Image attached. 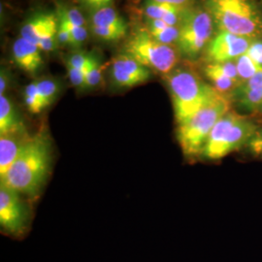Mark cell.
<instances>
[{"mask_svg": "<svg viewBox=\"0 0 262 262\" xmlns=\"http://www.w3.org/2000/svg\"><path fill=\"white\" fill-rule=\"evenodd\" d=\"M158 2H162V3H167L171 4L174 6H178V7H183L184 5H186L187 2H189L190 0H155Z\"/></svg>", "mask_w": 262, "mask_h": 262, "instance_id": "d590c367", "label": "cell"}, {"mask_svg": "<svg viewBox=\"0 0 262 262\" xmlns=\"http://www.w3.org/2000/svg\"><path fill=\"white\" fill-rule=\"evenodd\" d=\"M246 89H252V90H261L262 91V71L257 73L256 75L253 76L252 79L245 82L242 85Z\"/></svg>", "mask_w": 262, "mask_h": 262, "instance_id": "1f68e13d", "label": "cell"}, {"mask_svg": "<svg viewBox=\"0 0 262 262\" xmlns=\"http://www.w3.org/2000/svg\"><path fill=\"white\" fill-rule=\"evenodd\" d=\"M104 66L93 55L92 60L84 70L85 88H95L100 84L102 80V71Z\"/></svg>", "mask_w": 262, "mask_h": 262, "instance_id": "44dd1931", "label": "cell"}, {"mask_svg": "<svg viewBox=\"0 0 262 262\" xmlns=\"http://www.w3.org/2000/svg\"><path fill=\"white\" fill-rule=\"evenodd\" d=\"M53 159L52 140L46 127L42 126L30 136L28 143L1 177V184L24 196L35 198L41 192L50 175Z\"/></svg>", "mask_w": 262, "mask_h": 262, "instance_id": "6da1fadb", "label": "cell"}, {"mask_svg": "<svg viewBox=\"0 0 262 262\" xmlns=\"http://www.w3.org/2000/svg\"><path fill=\"white\" fill-rule=\"evenodd\" d=\"M24 195L1 184L0 228L1 232L14 239H23L28 233L30 216Z\"/></svg>", "mask_w": 262, "mask_h": 262, "instance_id": "52a82bcc", "label": "cell"}, {"mask_svg": "<svg viewBox=\"0 0 262 262\" xmlns=\"http://www.w3.org/2000/svg\"><path fill=\"white\" fill-rule=\"evenodd\" d=\"M179 35V49L182 54L192 57L206 46L213 33V20L209 13L197 10L185 14Z\"/></svg>", "mask_w": 262, "mask_h": 262, "instance_id": "ba28073f", "label": "cell"}, {"mask_svg": "<svg viewBox=\"0 0 262 262\" xmlns=\"http://www.w3.org/2000/svg\"><path fill=\"white\" fill-rule=\"evenodd\" d=\"M57 42L62 45H71L72 46V36L69 29L64 25L58 21V29L56 33Z\"/></svg>", "mask_w": 262, "mask_h": 262, "instance_id": "4dcf8cb0", "label": "cell"}, {"mask_svg": "<svg viewBox=\"0 0 262 262\" xmlns=\"http://www.w3.org/2000/svg\"><path fill=\"white\" fill-rule=\"evenodd\" d=\"M113 0H103L104 3L106 6H109V4L112 2Z\"/></svg>", "mask_w": 262, "mask_h": 262, "instance_id": "8d00e7d4", "label": "cell"}, {"mask_svg": "<svg viewBox=\"0 0 262 262\" xmlns=\"http://www.w3.org/2000/svg\"><path fill=\"white\" fill-rule=\"evenodd\" d=\"M30 136L27 130L0 134V178L18 159Z\"/></svg>", "mask_w": 262, "mask_h": 262, "instance_id": "7c38bea8", "label": "cell"}, {"mask_svg": "<svg viewBox=\"0 0 262 262\" xmlns=\"http://www.w3.org/2000/svg\"><path fill=\"white\" fill-rule=\"evenodd\" d=\"M209 6L222 31L246 38L258 31V18L249 0H211Z\"/></svg>", "mask_w": 262, "mask_h": 262, "instance_id": "8992f818", "label": "cell"}, {"mask_svg": "<svg viewBox=\"0 0 262 262\" xmlns=\"http://www.w3.org/2000/svg\"><path fill=\"white\" fill-rule=\"evenodd\" d=\"M124 54L163 75L171 73L178 62L175 49L155 40L148 30L135 32L124 45Z\"/></svg>", "mask_w": 262, "mask_h": 262, "instance_id": "5b68a950", "label": "cell"}, {"mask_svg": "<svg viewBox=\"0 0 262 262\" xmlns=\"http://www.w3.org/2000/svg\"><path fill=\"white\" fill-rule=\"evenodd\" d=\"M94 35L103 41L115 42L125 36L127 28H115V27H98L92 26Z\"/></svg>", "mask_w": 262, "mask_h": 262, "instance_id": "7402d4cb", "label": "cell"}, {"mask_svg": "<svg viewBox=\"0 0 262 262\" xmlns=\"http://www.w3.org/2000/svg\"><path fill=\"white\" fill-rule=\"evenodd\" d=\"M176 8H178V6L158 2L155 0H147L144 6V13L147 19H161L164 15Z\"/></svg>", "mask_w": 262, "mask_h": 262, "instance_id": "ffe728a7", "label": "cell"}, {"mask_svg": "<svg viewBox=\"0 0 262 262\" xmlns=\"http://www.w3.org/2000/svg\"><path fill=\"white\" fill-rule=\"evenodd\" d=\"M166 82L178 124L224 95L187 69L173 70L166 75Z\"/></svg>", "mask_w": 262, "mask_h": 262, "instance_id": "7a4b0ae2", "label": "cell"}, {"mask_svg": "<svg viewBox=\"0 0 262 262\" xmlns=\"http://www.w3.org/2000/svg\"><path fill=\"white\" fill-rule=\"evenodd\" d=\"M257 128L250 120L229 111L215 123L201 157L209 160L224 159L227 155L244 148Z\"/></svg>", "mask_w": 262, "mask_h": 262, "instance_id": "3957f363", "label": "cell"}, {"mask_svg": "<svg viewBox=\"0 0 262 262\" xmlns=\"http://www.w3.org/2000/svg\"><path fill=\"white\" fill-rule=\"evenodd\" d=\"M68 77L72 85L76 88H85V75L84 71L74 68L72 66L66 64Z\"/></svg>", "mask_w": 262, "mask_h": 262, "instance_id": "f1b7e54d", "label": "cell"}, {"mask_svg": "<svg viewBox=\"0 0 262 262\" xmlns=\"http://www.w3.org/2000/svg\"><path fill=\"white\" fill-rule=\"evenodd\" d=\"M23 130L27 129L14 104L5 94L0 95V134Z\"/></svg>", "mask_w": 262, "mask_h": 262, "instance_id": "5bb4252c", "label": "cell"}, {"mask_svg": "<svg viewBox=\"0 0 262 262\" xmlns=\"http://www.w3.org/2000/svg\"><path fill=\"white\" fill-rule=\"evenodd\" d=\"M92 57H93L92 54H82V53L76 54L67 59L66 64L84 71L85 68L89 66V63L91 62Z\"/></svg>", "mask_w": 262, "mask_h": 262, "instance_id": "4316f807", "label": "cell"}, {"mask_svg": "<svg viewBox=\"0 0 262 262\" xmlns=\"http://www.w3.org/2000/svg\"><path fill=\"white\" fill-rule=\"evenodd\" d=\"M149 32L151 37L157 40L159 43L171 46V44L178 42L180 28L177 27H167L160 30H155V31H149Z\"/></svg>", "mask_w": 262, "mask_h": 262, "instance_id": "cb8c5ba5", "label": "cell"}, {"mask_svg": "<svg viewBox=\"0 0 262 262\" xmlns=\"http://www.w3.org/2000/svg\"><path fill=\"white\" fill-rule=\"evenodd\" d=\"M57 15L62 16L68 21L77 27H85V19L82 13L76 8H68L64 5L57 4Z\"/></svg>", "mask_w": 262, "mask_h": 262, "instance_id": "d4e9b609", "label": "cell"}, {"mask_svg": "<svg viewBox=\"0 0 262 262\" xmlns=\"http://www.w3.org/2000/svg\"><path fill=\"white\" fill-rule=\"evenodd\" d=\"M82 2L84 3L86 6L91 7L92 9L97 10L99 8H102L105 7V3L103 2V0H82Z\"/></svg>", "mask_w": 262, "mask_h": 262, "instance_id": "e575fe53", "label": "cell"}, {"mask_svg": "<svg viewBox=\"0 0 262 262\" xmlns=\"http://www.w3.org/2000/svg\"><path fill=\"white\" fill-rule=\"evenodd\" d=\"M204 72H205L207 78L213 84V86L221 94H225V93H228V92L234 90L235 88L237 86V84H239V83L235 82L234 80L223 74L217 69H215V66H213L212 63L205 67Z\"/></svg>", "mask_w": 262, "mask_h": 262, "instance_id": "2e32d148", "label": "cell"}, {"mask_svg": "<svg viewBox=\"0 0 262 262\" xmlns=\"http://www.w3.org/2000/svg\"><path fill=\"white\" fill-rule=\"evenodd\" d=\"M111 77L114 84L120 88H132L147 82L150 78V69L140 64L125 54L113 60Z\"/></svg>", "mask_w": 262, "mask_h": 262, "instance_id": "8fae6325", "label": "cell"}, {"mask_svg": "<svg viewBox=\"0 0 262 262\" xmlns=\"http://www.w3.org/2000/svg\"><path fill=\"white\" fill-rule=\"evenodd\" d=\"M9 85V76L7 75V72L2 69L0 74V95L5 94Z\"/></svg>", "mask_w": 262, "mask_h": 262, "instance_id": "836d02e7", "label": "cell"}, {"mask_svg": "<svg viewBox=\"0 0 262 262\" xmlns=\"http://www.w3.org/2000/svg\"><path fill=\"white\" fill-rule=\"evenodd\" d=\"M244 148L251 156L262 159V128H257Z\"/></svg>", "mask_w": 262, "mask_h": 262, "instance_id": "484cf974", "label": "cell"}, {"mask_svg": "<svg viewBox=\"0 0 262 262\" xmlns=\"http://www.w3.org/2000/svg\"><path fill=\"white\" fill-rule=\"evenodd\" d=\"M229 111L230 103L224 94L186 122L178 124L177 139L184 155L190 158L201 156L215 123Z\"/></svg>", "mask_w": 262, "mask_h": 262, "instance_id": "277c9868", "label": "cell"}, {"mask_svg": "<svg viewBox=\"0 0 262 262\" xmlns=\"http://www.w3.org/2000/svg\"><path fill=\"white\" fill-rule=\"evenodd\" d=\"M212 64L215 66V69L221 71L223 74H225L228 78L234 80L235 82L239 83L240 78L238 75L237 66L233 61H227V62H223V63H212Z\"/></svg>", "mask_w": 262, "mask_h": 262, "instance_id": "83f0119b", "label": "cell"}, {"mask_svg": "<svg viewBox=\"0 0 262 262\" xmlns=\"http://www.w3.org/2000/svg\"><path fill=\"white\" fill-rule=\"evenodd\" d=\"M246 37L221 31L209 44L208 56L213 63L232 61L243 56L250 47Z\"/></svg>", "mask_w": 262, "mask_h": 262, "instance_id": "30bf717a", "label": "cell"}, {"mask_svg": "<svg viewBox=\"0 0 262 262\" xmlns=\"http://www.w3.org/2000/svg\"><path fill=\"white\" fill-rule=\"evenodd\" d=\"M92 26L127 28L124 19L118 14L116 10L110 6L94 10L92 17Z\"/></svg>", "mask_w": 262, "mask_h": 262, "instance_id": "9a60e30c", "label": "cell"}, {"mask_svg": "<svg viewBox=\"0 0 262 262\" xmlns=\"http://www.w3.org/2000/svg\"><path fill=\"white\" fill-rule=\"evenodd\" d=\"M38 92L44 109H46L56 99L58 94V84L52 79H43L37 81Z\"/></svg>", "mask_w": 262, "mask_h": 262, "instance_id": "d6986e66", "label": "cell"}, {"mask_svg": "<svg viewBox=\"0 0 262 262\" xmlns=\"http://www.w3.org/2000/svg\"><path fill=\"white\" fill-rule=\"evenodd\" d=\"M147 27L148 31H155L167 28L169 26H167L162 19H147Z\"/></svg>", "mask_w": 262, "mask_h": 262, "instance_id": "d6a6232c", "label": "cell"}, {"mask_svg": "<svg viewBox=\"0 0 262 262\" xmlns=\"http://www.w3.org/2000/svg\"><path fill=\"white\" fill-rule=\"evenodd\" d=\"M57 19L59 23L64 25L66 28L69 29L72 36V47L77 48L82 46L88 38V30L85 27H77L59 15H57Z\"/></svg>", "mask_w": 262, "mask_h": 262, "instance_id": "603a6c76", "label": "cell"}, {"mask_svg": "<svg viewBox=\"0 0 262 262\" xmlns=\"http://www.w3.org/2000/svg\"><path fill=\"white\" fill-rule=\"evenodd\" d=\"M236 66L240 80H243L245 82L249 81L253 76L262 71V66L254 62L247 54H244L243 56L236 59Z\"/></svg>", "mask_w": 262, "mask_h": 262, "instance_id": "e0dca14e", "label": "cell"}, {"mask_svg": "<svg viewBox=\"0 0 262 262\" xmlns=\"http://www.w3.org/2000/svg\"><path fill=\"white\" fill-rule=\"evenodd\" d=\"M12 56L17 66L28 74H35L43 63L41 50L35 44L23 37L15 41Z\"/></svg>", "mask_w": 262, "mask_h": 262, "instance_id": "4fadbf2b", "label": "cell"}, {"mask_svg": "<svg viewBox=\"0 0 262 262\" xmlns=\"http://www.w3.org/2000/svg\"><path fill=\"white\" fill-rule=\"evenodd\" d=\"M246 54L256 62L258 66H262V42H255L251 44Z\"/></svg>", "mask_w": 262, "mask_h": 262, "instance_id": "f546056e", "label": "cell"}, {"mask_svg": "<svg viewBox=\"0 0 262 262\" xmlns=\"http://www.w3.org/2000/svg\"><path fill=\"white\" fill-rule=\"evenodd\" d=\"M58 19L54 14H40L28 19L20 29V37L35 44L41 51L55 50Z\"/></svg>", "mask_w": 262, "mask_h": 262, "instance_id": "9c48e42d", "label": "cell"}, {"mask_svg": "<svg viewBox=\"0 0 262 262\" xmlns=\"http://www.w3.org/2000/svg\"><path fill=\"white\" fill-rule=\"evenodd\" d=\"M24 100L28 111L32 114H39L44 110L41 97L38 92L37 81L28 84L24 93Z\"/></svg>", "mask_w": 262, "mask_h": 262, "instance_id": "ac0fdd59", "label": "cell"}]
</instances>
